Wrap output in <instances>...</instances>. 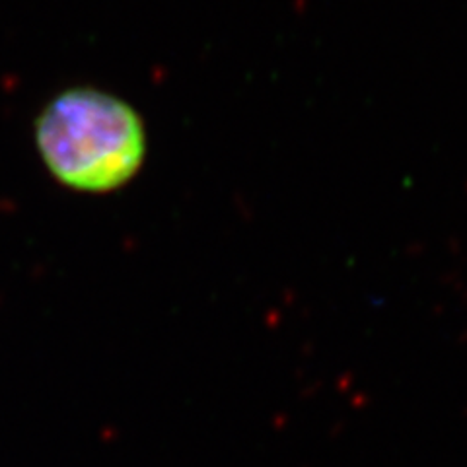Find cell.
Masks as SVG:
<instances>
[{
	"label": "cell",
	"mask_w": 467,
	"mask_h": 467,
	"mask_svg": "<svg viewBox=\"0 0 467 467\" xmlns=\"http://www.w3.org/2000/svg\"><path fill=\"white\" fill-rule=\"evenodd\" d=\"M36 142L58 182L90 193L127 183L146 152L137 111L94 88H75L53 98L37 117Z\"/></svg>",
	"instance_id": "cell-1"
}]
</instances>
